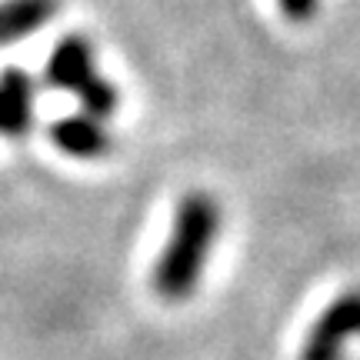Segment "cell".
I'll list each match as a JSON object with an SVG mask.
<instances>
[{
    "instance_id": "cell-2",
    "label": "cell",
    "mask_w": 360,
    "mask_h": 360,
    "mask_svg": "<svg viewBox=\"0 0 360 360\" xmlns=\"http://www.w3.org/2000/svg\"><path fill=\"white\" fill-rule=\"evenodd\" d=\"M47 84L74 94L90 117H110L117 110L114 84L97 70L94 47L84 37H64L47 60Z\"/></svg>"
},
{
    "instance_id": "cell-3",
    "label": "cell",
    "mask_w": 360,
    "mask_h": 360,
    "mask_svg": "<svg viewBox=\"0 0 360 360\" xmlns=\"http://www.w3.org/2000/svg\"><path fill=\"white\" fill-rule=\"evenodd\" d=\"M354 337H360V287L344 290L314 321L304 337L300 360H340Z\"/></svg>"
},
{
    "instance_id": "cell-4",
    "label": "cell",
    "mask_w": 360,
    "mask_h": 360,
    "mask_svg": "<svg viewBox=\"0 0 360 360\" xmlns=\"http://www.w3.org/2000/svg\"><path fill=\"white\" fill-rule=\"evenodd\" d=\"M51 141L67 157H80V160H94V157H103L110 150V134L97 124V117L90 114L57 120L51 127Z\"/></svg>"
},
{
    "instance_id": "cell-1",
    "label": "cell",
    "mask_w": 360,
    "mask_h": 360,
    "mask_svg": "<svg viewBox=\"0 0 360 360\" xmlns=\"http://www.w3.org/2000/svg\"><path fill=\"white\" fill-rule=\"evenodd\" d=\"M220 233V207L207 193H191L184 197L174 214L167 247L160 250L154 264V294L160 300H187L193 287L204 274V264L214 250V240Z\"/></svg>"
},
{
    "instance_id": "cell-5",
    "label": "cell",
    "mask_w": 360,
    "mask_h": 360,
    "mask_svg": "<svg viewBox=\"0 0 360 360\" xmlns=\"http://www.w3.org/2000/svg\"><path fill=\"white\" fill-rule=\"evenodd\" d=\"M34 120V80L20 70L0 74V134L20 137Z\"/></svg>"
},
{
    "instance_id": "cell-7",
    "label": "cell",
    "mask_w": 360,
    "mask_h": 360,
    "mask_svg": "<svg viewBox=\"0 0 360 360\" xmlns=\"http://www.w3.org/2000/svg\"><path fill=\"white\" fill-rule=\"evenodd\" d=\"M277 4H281V11L287 13L290 20H310L321 0H277Z\"/></svg>"
},
{
    "instance_id": "cell-6",
    "label": "cell",
    "mask_w": 360,
    "mask_h": 360,
    "mask_svg": "<svg viewBox=\"0 0 360 360\" xmlns=\"http://www.w3.org/2000/svg\"><path fill=\"white\" fill-rule=\"evenodd\" d=\"M57 13V0H0V47L34 34Z\"/></svg>"
}]
</instances>
